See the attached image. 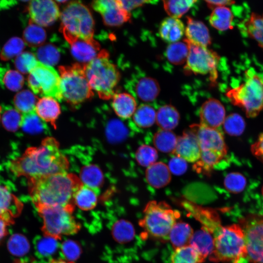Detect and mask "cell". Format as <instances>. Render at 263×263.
<instances>
[{
    "label": "cell",
    "mask_w": 263,
    "mask_h": 263,
    "mask_svg": "<svg viewBox=\"0 0 263 263\" xmlns=\"http://www.w3.org/2000/svg\"><path fill=\"white\" fill-rule=\"evenodd\" d=\"M244 27L248 37L254 39L263 49V17L252 12L244 22Z\"/></svg>",
    "instance_id": "cell-31"
},
{
    "label": "cell",
    "mask_w": 263,
    "mask_h": 263,
    "mask_svg": "<svg viewBox=\"0 0 263 263\" xmlns=\"http://www.w3.org/2000/svg\"><path fill=\"white\" fill-rule=\"evenodd\" d=\"M38 61L35 54L24 52L17 56L14 65L18 71L23 74L30 73L38 65Z\"/></svg>",
    "instance_id": "cell-44"
},
{
    "label": "cell",
    "mask_w": 263,
    "mask_h": 263,
    "mask_svg": "<svg viewBox=\"0 0 263 263\" xmlns=\"http://www.w3.org/2000/svg\"><path fill=\"white\" fill-rule=\"evenodd\" d=\"M35 56L39 62L52 66L58 63L61 50L53 42L47 43L35 49Z\"/></svg>",
    "instance_id": "cell-32"
},
{
    "label": "cell",
    "mask_w": 263,
    "mask_h": 263,
    "mask_svg": "<svg viewBox=\"0 0 263 263\" xmlns=\"http://www.w3.org/2000/svg\"><path fill=\"white\" fill-rule=\"evenodd\" d=\"M158 153L155 149L147 145H142L137 150L135 159L139 165L148 167L156 162Z\"/></svg>",
    "instance_id": "cell-47"
},
{
    "label": "cell",
    "mask_w": 263,
    "mask_h": 263,
    "mask_svg": "<svg viewBox=\"0 0 263 263\" xmlns=\"http://www.w3.org/2000/svg\"><path fill=\"white\" fill-rule=\"evenodd\" d=\"M177 137L171 131L160 130L154 135L153 142L155 148L165 153H173Z\"/></svg>",
    "instance_id": "cell-38"
},
{
    "label": "cell",
    "mask_w": 263,
    "mask_h": 263,
    "mask_svg": "<svg viewBox=\"0 0 263 263\" xmlns=\"http://www.w3.org/2000/svg\"><path fill=\"white\" fill-rule=\"evenodd\" d=\"M35 112L44 122L49 123L56 129V121L61 113V109L55 98L44 96L38 99Z\"/></svg>",
    "instance_id": "cell-22"
},
{
    "label": "cell",
    "mask_w": 263,
    "mask_h": 263,
    "mask_svg": "<svg viewBox=\"0 0 263 263\" xmlns=\"http://www.w3.org/2000/svg\"></svg>",
    "instance_id": "cell-60"
},
{
    "label": "cell",
    "mask_w": 263,
    "mask_h": 263,
    "mask_svg": "<svg viewBox=\"0 0 263 263\" xmlns=\"http://www.w3.org/2000/svg\"><path fill=\"white\" fill-rule=\"evenodd\" d=\"M185 26L178 19L168 17L161 23L159 28L160 37L165 41L174 43L178 41L183 36Z\"/></svg>",
    "instance_id": "cell-24"
},
{
    "label": "cell",
    "mask_w": 263,
    "mask_h": 263,
    "mask_svg": "<svg viewBox=\"0 0 263 263\" xmlns=\"http://www.w3.org/2000/svg\"><path fill=\"white\" fill-rule=\"evenodd\" d=\"M196 134L201 148L199 160L194 169L199 173H209L226 156L227 147L222 132L199 125L191 129Z\"/></svg>",
    "instance_id": "cell-4"
},
{
    "label": "cell",
    "mask_w": 263,
    "mask_h": 263,
    "mask_svg": "<svg viewBox=\"0 0 263 263\" xmlns=\"http://www.w3.org/2000/svg\"><path fill=\"white\" fill-rule=\"evenodd\" d=\"M205 1L210 8L213 9L218 6H227L235 3V1L230 0H206Z\"/></svg>",
    "instance_id": "cell-56"
},
{
    "label": "cell",
    "mask_w": 263,
    "mask_h": 263,
    "mask_svg": "<svg viewBox=\"0 0 263 263\" xmlns=\"http://www.w3.org/2000/svg\"><path fill=\"white\" fill-rule=\"evenodd\" d=\"M58 244L57 240L45 236L41 238L37 243V249L41 255L48 257L56 251Z\"/></svg>",
    "instance_id": "cell-51"
},
{
    "label": "cell",
    "mask_w": 263,
    "mask_h": 263,
    "mask_svg": "<svg viewBox=\"0 0 263 263\" xmlns=\"http://www.w3.org/2000/svg\"><path fill=\"white\" fill-rule=\"evenodd\" d=\"M99 192V190L94 189L82 184L75 193V205L82 210L93 209L97 203Z\"/></svg>",
    "instance_id": "cell-28"
},
{
    "label": "cell",
    "mask_w": 263,
    "mask_h": 263,
    "mask_svg": "<svg viewBox=\"0 0 263 263\" xmlns=\"http://www.w3.org/2000/svg\"><path fill=\"white\" fill-rule=\"evenodd\" d=\"M245 81L228 88L225 95L234 106L241 108L247 117H256L263 109V79L252 69L244 73Z\"/></svg>",
    "instance_id": "cell-6"
},
{
    "label": "cell",
    "mask_w": 263,
    "mask_h": 263,
    "mask_svg": "<svg viewBox=\"0 0 263 263\" xmlns=\"http://www.w3.org/2000/svg\"><path fill=\"white\" fill-rule=\"evenodd\" d=\"M112 99V107L118 117L125 119L133 115L137 104L132 94L127 93H115Z\"/></svg>",
    "instance_id": "cell-25"
},
{
    "label": "cell",
    "mask_w": 263,
    "mask_h": 263,
    "mask_svg": "<svg viewBox=\"0 0 263 263\" xmlns=\"http://www.w3.org/2000/svg\"><path fill=\"white\" fill-rule=\"evenodd\" d=\"M200 125L212 129H218L223 124L225 110L218 100L210 98L205 101L200 109Z\"/></svg>",
    "instance_id": "cell-16"
},
{
    "label": "cell",
    "mask_w": 263,
    "mask_h": 263,
    "mask_svg": "<svg viewBox=\"0 0 263 263\" xmlns=\"http://www.w3.org/2000/svg\"><path fill=\"white\" fill-rule=\"evenodd\" d=\"M188 52V44L184 39L183 42H176L169 45L165 55L169 62L174 65H181L187 61Z\"/></svg>",
    "instance_id": "cell-37"
},
{
    "label": "cell",
    "mask_w": 263,
    "mask_h": 263,
    "mask_svg": "<svg viewBox=\"0 0 263 263\" xmlns=\"http://www.w3.org/2000/svg\"><path fill=\"white\" fill-rule=\"evenodd\" d=\"M168 167L171 173L175 175H181L187 170L188 165L186 160L174 156L169 160Z\"/></svg>",
    "instance_id": "cell-53"
},
{
    "label": "cell",
    "mask_w": 263,
    "mask_h": 263,
    "mask_svg": "<svg viewBox=\"0 0 263 263\" xmlns=\"http://www.w3.org/2000/svg\"><path fill=\"white\" fill-rule=\"evenodd\" d=\"M246 179L241 173L232 172L228 173L224 179V186L229 192L236 194L243 191L246 185Z\"/></svg>",
    "instance_id": "cell-46"
},
{
    "label": "cell",
    "mask_w": 263,
    "mask_h": 263,
    "mask_svg": "<svg viewBox=\"0 0 263 263\" xmlns=\"http://www.w3.org/2000/svg\"><path fill=\"white\" fill-rule=\"evenodd\" d=\"M61 250L67 261L71 262L78 258L81 252L78 243L70 240L65 241L62 244Z\"/></svg>",
    "instance_id": "cell-52"
},
{
    "label": "cell",
    "mask_w": 263,
    "mask_h": 263,
    "mask_svg": "<svg viewBox=\"0 0 263 263\" xmlns=\"http://www.w3.org/2000/svg\"><path fill=\"white\" fill-rule=\"evenodd\" d=\"M251 151L258 159L263 162V132L260 135L257 141L251 145Z\"/></svg>",
    "instance_id": "cell-54"
},
{
    "label": "cell",
    "mask_w": 263,
    "mask_h": 263,
    "mask_svg": "<svg viewBox=\"0 0 263 263\" xmlns=\"http://www.w3.org/2000/svg\"><path fill=\"white\" fill-rule=\"evenodd\" d=\"M85 66L76 63L58 67L62 98L73 106L78 105L94 95L86 75Z\"/></svg>",
    "instance_id": "cell-8"
},
{
    "label": "cell",
    "mask_w": 263,
    "mask_h": 263,
    "mask_svg": "<svg viewBox=\"0 0 263 263\" xmlns=\"http://www.w3.org/2000/svg\"><path fill=\"white\" fill-rule=\"evenodd\" d=\"M29 87L35 94L49 96L61 101L60 76L52 66L38 61L29 73L27 78Z\"/></svg>",
    "instance_id": "cell-11"
},
{
    "label": "cell",
    "mask_w": 263,
    "mask_h": 263,
    "mask_svg": "<svg viewBox=\"0 0 263 263\" xmlns=\"http://www.w3.org/2000/svg\"><path fill=\"white\" fill-rule=\"evenodd\" d=\"M29 195L37 209L62 206L75 208L74 196L82 184L79 177L68 172L28 180Z\"/></svg>",
    "instance_id": "cell-2"
},
{
    "label": "cell",
    "mask_w": 263,
    "mask_h": 263,
    "mask_svg": "<svg viewBox=\"0 0 263 263\" xmlns=\"http://www.w3.org/2000/svg\"><path fill=\"white\" fill-rule=\"evenodd\" d=\"M189 52L186 64V71L194 74H209L211 81L215 82L217 77V67L220 57L215 52L207 48L198 46L188 42Z\"/></svg>",
    "instance_id": "cell-13"
},
{
    "label": "cell",
    "mask_w": 263,
    "mask_h": 263,
    "mask_svg": "<svg viewBox=\"0 0 263 263\" xmlns=\"http://www.w3.org/2000/svg\"><path fill=\"white\" fill-rule=\"evenodd\" d=\"M187 162L196 163L201 156V148L195 133L191 130L177 137V143L173 152Z\"/></svg>",
    "instance_id": "cell-17"
},
{
    "label": "cell",
    "mask_w": 263,
    "mask_h": 263,
    "mask_svg": "<svg viewBox=\"0 0 263 263\" xmlns=\"http://www.w3.org/2000/svg\"><path fill=\"white\" fill-rule=\"evenodd\" d=\"M240 222L247 257L253 263H263V214H249Z\"/></svg>",
    "instance_id": "cell-12"
},
{
    "label": "cell",
    "mask_w": 263,
    "mask_h": 263,
    "mask_svg": "<svg viewBox=\"0 0 263 263\" xmlns=\"http://www.w3.org/2000/svg\"><path fill=\"white\" fill-rule=\"evenodd\" d=\"M68 1L67 0H57L56 1V2L59 3H65L66 2H67Z\"/></svg>",
    "instance_id": "cell-58"
},
{
    "label": "cell",
    "mask_w": 263,
    "mask_h": 263,
    "mask_svg": "<svg viewBox=\"0 0 263 263\" xmlns=\"http://www.w3.org/2000/svg\"><path fill=\"white\" fill-rule=\"evenodd\" d=\"M46 38L45 30L30 19L23 32L24 42L30 47L36 48L44 44Z\"/></svg>",
    "instance_id": "cell-33"
},
{
    "label": "cell",
    "mask_w": 263,
    "mask_h": 263,
    "mask_svg": "<svg viewBox=\"0 0 263 263\" xmlns=\"http://www.w3.org/2000/svg\"><path fill=\"white\" fill-rule=\"evenodd\" d=\"M43 121L38 116L35 111L23 114L21 127L27 132L37 133L44 129Z\"/></svg>",
    "instance_id": "cell-49"
},
{
    "label": "cell",
    "mask_w": 263,
    "mask_h": 263,
    "mask_svg": "<svg viewBox=\"0 0 263 263\" xmlns=\"http://www.w3.org/2000/svg\"><path fill=\"white\" fill-rule=\"evenodd\" d=\"M262 195L263 196V186L262 188Z\"/></svg>",
    "instance_id": "cell-59"
},
{
    "label": "cell",
    "mask_w": 263,
    "mask_h": 263,
    "mask_svg": "<svg viewBox=\"0 0 263 263\" xmlns=\"http://www.w3.org/2000/svg\"><path fill=\"white\" fill-rule=\"evenodd\" d=\"M233 15L227 6H218L214 9L209 17L210 24L216 29L225 31L232 29Z\"/></svg>",
    "instance_id": "cell-29"
},
{
    "label": "cell",
    "mask_w": 263,
    "mask_h": 263,
    "mask_svg": "<svg viewBox=\"0 0 263 263\" xmlns=\"http://www.w3.org/2000/svg\"><path fill=\"white\" fill-rule=\"evenodd\" d=\"M38 100V96L31 91L23 90L15 95L14 104L16 109L24 114L35 111Z\"/></svg>",
    "instance_id": "cell-34"
},
{
    "label": "cell",
    "mask_w": 263,
    "mask_h": 263,
    "mask_svg": "<svg viewBox=\"0 0 263 263\" xmlns=\"http://www.w3.org/2000/svg\"><path fill=\"white\" fill-rule=\"evenodd\" d=\"M185 34L188 42L194 45L207 48L211 43L209 30L202 21L187 17Z\"/></svg>",
    "instance_id": "cell-21"
},
{
    "label": "cell",
    "mask_w": 263,
    "mask_h": 263,
    "mask_svg": "<svg viewBox=\"0 0 263 263\" xmlns=\"http://www.w3.org/2000/svg\"><path fill=\"white\" fill-rule=\"evenodd\" d=\"M79 178L83 184L98 190H99L103 182L101 170L93 164L87 165L81 169Z\"/></svg>",
    "instance_id": "cell-35"
},
{
    "label": "cell",
    "mask_w": 263,
    "mask_h": 263,
    "mask_svg": "<svg viewBox=\"0 0 263 263\" xmlns=\"http://www.w3.org/2000/svg\"><path fill=\"white\" fill-rule=\"evenodd\" d=\"M213 237L214 247L209 256L210 261L240 263L247 257L244 233L240 225L222 226Z\"/></svg>",
    "instance_id": "cell-3"
},
{
    "label": "cell",
    "mask_w": 263,
    "mask_h": 263,
    "mask_svg": "<svg viewBox=\"0 0 263 263\" xmlns=\"http://www.w3.org/2000/svg\"><path fill=\"white\" fill-rule=\"evenodd\" d=\"M49 263H75L74 262H71L68 261H65L64 260L59 259H53L51 260Z\"/></svg>",
    "instance_id": "cell-57"
},
{
    "label": "cell",
    "mask_w": 263,
    "mask_h": 263,
    "mask_svg": "<svg viewBox=\"0 0 263 263\" xmlns=\"http://www.w3.org/2000/svg\"><path fill=\"white\" fill-rule=\"evenodd\" d=\"M23 114L16 109L6 110L2 116V123L4 127L11 132L17 130L21 126Z\"/></svg>",
    "instance_id": "cell-48"
},
{
    "label": "cell",
    "mask_w": 263,
    "mask_h": 263,
    "mask_svg": "<svg viewBox=\"0 0 263 263\" xmlns=\"http://www.w3.org/2000/svg\"><path fill=\"white\" fill-rule=\"evenodd\" d=\"M60 32L87 41L94 40V20L89 9L79 1L69 2L60 13Z\"/></svg>",
    "instance_id": "cell-9"
},
{
    "label": "cell",
    "mask_w": 263,
    "mask_h": 263,
    "mask_svg": "<svg viewBox=\"0 0 263 263\" xmlns=\"http://www.w3.org/2000/svg\"><path fill=\"white\" fill-rule=\"evenodd\" d=\"M69 162L52 137L44 138L39 146L27 149L20 157L10 162L9 168L15 175L28 180L68 172Z\"/></svg>",
    "instance_id": "cell-1"
},
{
    "label": "cell",
    "mask_w": 263,
    "mask_h": 263,
    "mask_svg": "<svg viewBox=\"0 0 263 263\" xmlns=\"http://www.w3.org/2000/svg\"><path fill=\"white\" fill-rule=\"evenodd\" d=\"M91 5L95 11L99 13L107 26H118L131 19V13L122 7L118 0H95L92 2Z\"/></svg>",
    "instance_id": "cell-14"
},
{
    "label": "cell",
    "mask_w": 263,
    "mask_h": 263,
    "mask_svg": "<svg viewBox=\"0 0 263 263\" xmlns=\"http://www.w3.org/2000/svg\"><path fill=\"white\" fill-rule=\"evenodd\" d=\"M179 120L178 112L171 105L161 106L156 113V122L161 130H173L178 125Z\"/></svg>",
    "instance_id": "cell-30"
},
{
    "label": "cell",
    "mask_w": 263,
    "mask_h": 263,
    "mask_svg": "<svg viewBox=\"0 0 263 263\" xmlns=\"http://www.w3.org/2000/svg\"><path fill=\"white\" fill-rule=\"evenodd\" d=\"M25 47L23 39L19 37H13L4 45L0 53V58L3 61L9 60L21 54Z\"/></svg>",
    "instance_id": "cell-42"
},
{
    "label": "cell",
    "mask_w": 263,
    "mask_h": 263,
    "mask_svg": "<svg viewBox=\"0 0 263 263\" xmlns=\"http://www.w3.org/2000/svg\"><path fill=\"white\" fill-rule=\"evenodd\" d=\"M146 178L152 187L159 188L167 185L171 180L168 166L162 162H155L147 167Z\"/></svg>",
    "instance_id": "cell-23"
},
{
    "label": "cell",
    "mask_w": 263,
    "mask_h": 263,
    "mask_svg": "<svg viewBox=\"0 0 263 263\" xmlns=\"http://www.w3.org/2000/svg\"><path fill=\"white\" fill-rule=\"evenodd\" d=\"M70 46L73 57L81 64H86L96 57L100 45L94 39L87 41L72 36L64 37Z\"/></svg>",
    "instance_id": "cell-18"
},
{
    "label": "cell",
    "mask_w": 263,
    "mask_h": 263,
    "mask_svg": "<svg viewBox=\"0 0 263 263\" xmlns=\"http://www.w3.org/2000/svg\"><path fill=\"white\" fill-rule=\"evenodd\" d=\"M8 249L10 252L15 255L21 256L25 254L29 250V243L22 235H13L9 240Z\"/></svg>",
    "instance_id": "cell-50"
},
{
    "label": "cell",
    "mask_w": 263,
    "mask_h": 263,
    "mask_svg": "<svg viewBox=\"0 0 263 263\" xmlns=\"http://www.w3.org/2000/svg\"><path fill=\"white\" fill-rule=\"evenodd\" d=\"M85 73L92 90L104 100L115 94V87L120 78L119 72L109 59L108 52L101 50L93 60L85 66Z\"/></svg>",
    "instance_id": "cell-5"
},
{
    "label": "cell",
    "mask_w": 263,
    "mask_h": 263,
    "mask_svg": "<svg viewBox=\"0 0 263 263\" xmlns=\"http://www.w3.org/2000/svg\"><path fill=\"white\" fill-rule=\"evenodd\" d=\"M119 2L122 7L127 12L130 13V11L137 8L142 6L146 3H154L156 1L150 0H119Z\"/></svg>",
    "instance_id": "cell-55"
},
{
    "label": "cell",
    "mask_w": 263,
    "mask_h": 263,
    "mask_svg": "<svg viewBox=\"0 0 263 263\" xmlns=\"http://www.w3.org/2000/svg\"><path fill=\"white\" fill-rule=\"evenodd\" d=\"M112 233L117 242L127 243L134 238L135 230L131 223L125 220H120L113 225Z\"/></svg>",
    "instance_id": "cell-40"
},
{
    "label": "cell",
    "mask_w": 263,
    "mask_h": 263,
    "mask_svg": "<svg viewBox=\"0 0 263 263\" xmlns=\"http://www.w3.org/2000/svg\"></svg>",
    "instance_id": "cell-61"
},
{
    "label": "cell",
    "mask_w": 263,
    "mask_h": 263,
    "mask_svg": "<svg viewBox=\"0 0 263 263\" xmlns=\"http://www.w3.org/2000/svg\"><path fill=\"white\" fill-rule=\"evenodd\" d=\"M2 69V82L8 90L13 91H19L24 83L23 75L18 71L8 70L3 71Z\"/></svg>",
    "instance_id": "cell-45"
},
{
    "label": "cell",
    "mask_w": 263,
    "mask_h": 263,
    "mask_svg": "<svg viewBox=\"0 0 263 263\" xmlns=\"http://www.w3.org/2000/svg\"><path fill=\"white\" fill-rule=\"evenodd\" d=\"M156 112L150 105L140 104L133 114L135 124L140 128H147L151 127L156 122Z\"/></svg>",
    "instance_id": "cell-39"
},
{
    "label": "cell",
    "mask_w": 263,
    "mask_h": 263,
    "mask_svg": "<svg viewBox=\"0 0 263 263\" xmlns=\"http://www.w3.org/2000/svg\"><path fill=\"white\" fill-rule=\"evenodd\" d=\"M27 10L30 19L40 26L52 25L60 16L57 4L50 0L30 1Z\"/></svg>",
    "instance_id": "cell-15"
},
{
    "label": "cell",
    "mask_w": 263,
    "mask_h": 263,
    "mask_svg": "<svg viewBox=\"0 0 263 263\" xmlns=\"http://www.w3.org/2000/svg\"><path fill=\"white\" fill-rule=\"evenodd\" d=\"M205 260L209 257L214 247V237L208 230L202 227L194 232L189 242Z\"/></svg>",
    "instance_id": "cell-26"
},
{
    "label": "cell",
    "mask_w": 263,
    "mask_h": 263,
    "mask_svg": "<svg viewBox=\"0 0 263 263\" xmlns=\"http://www.w3.org/2000/svg\"><path fill=\"white\" fill-rule=\"evenodd\" d=\"M171 263H202L205 260L193 247L188 244L176 248L172 253Z\"/></svg>",
    "instance_id": "cell-36"
},
{
    "label": "cell",
    "mask_w": 263,
    "mask_h": 263,
    "mask_svg": "<svg viewBox=\"0 0 263 263\" xmlns=\"http://www.w3.org/2000/svg\"><path fill=\"white\" fill-rule=\"evenodd\" d=\"M142 101L149 102L154 100L159 94L160 88L158 81L149 76H142L128 82L126 85Z\"/></svg>",
    "instance_id": "cell-19"
},
{
    "label": "cell",
    "mask_w": 263,
    "mask_h": 263,
    "mask_svg": "<svg viewBox=\"0 0 263 263\" xmlns=\"http://www.w3.org/2000/svg\"><path fill=\"white\" fill-rule=\"evenodd\" d=\"M75 208L62 206L43 207L38 211L43 220L44 236L60 240L63 235L76 234L80 229L73 212Z\"/></svg>",
    "instance_id": "cell-10"
},
{
    "label": "cell",
    "mask_w": 263,
    "mask_h": 263,
    "mask_svg": "<svg viewBox=\"0 0 263 263\" xmlns=\"http://www.w3.org/2000/svg\"><path fill=\"white\" fill-rule=\"evenodd\" d=\"M193 233V228L188 223L177 222L169 233V240L175 249L189 244Z\"/></svg>",
    "instance_id": "cell-27"
},
{
    "label": "cell",
    "mask_w": 263,
    "mask_h": 263,
    "mask_svg": "<svg viewBox=\"0 0 263 263\" xmlns=\"http://www.w3.org/2000/svg\"><path fill=\"white\" fill-rule=\"evenodd\" d=\"M163 5L166 13L170 17L178 19L192 7L196 0H164Z\"/></svg>",
    "instance_id": "cell-41"
},
{
    "label": "cell",
    "mask_w": 263,
    "mask_h": 263,
    "mask_svg": "<svg viewBox=\"0 0 263 263\" xmlns=\"http://www.w3.org/2000/svg\"><path fill=\"white\" fill-rule=\"evenodd\" d=\"M143 213V217L139 221V225L146 235L164 240H169L172 227L180 217V213L173 209L167 203L156 201L148 203Z\"/></svg>",
    "instance_id": "cell-7"
},
{
    "label": "cell",
    "mask_w": 263,
    "mask_h": 263,
    "mask_svg": "<svg viewBox=\"0 0 263 263\" xmlns=\"http://www.w3.org/2000/svg\"><path fill=\"white\" fill-rule=\"evenodd\" d=\"M22 207V203L18 198L6 187L0 185V219L8 225L13 224Z\"/></svg>",
    "instance_id": "cell-20"
},
{
    "label": "cell",
    "mask_w": 263,
    "mask_h": 263,
    "mask_svg": "<svg viewBox=\"0 0 263 263\" xmlns=\"http://www.w3.org/2000/svg\"><path fill=\"white\" fill-rule=\"evenodd\" d=\"M223 125L225 132L234 136L242 134L245 126L244 118L237 113H230L225 117Z\"/></svg>",
    "instance_id": "cell-43"
}]
</instances>
